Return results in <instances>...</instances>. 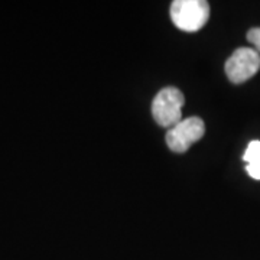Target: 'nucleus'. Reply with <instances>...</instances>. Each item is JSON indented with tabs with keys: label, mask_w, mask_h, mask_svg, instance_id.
Segmentation results:
<instances>
[{
	"label": "nucleus",
	"mask_w": 260,
	"mask_h": 260,
	"mask_svg": "<svg viewBox=\"0 0 260 260\" xmlns=\"http://www.w3.org/2000/svg\"><path fill=\"white\" fill-rule=\"evenodd\" d=\"M185 97L175 87H165L159 91L152 102V116L162 127H174L182 120V107Z\"/></svg>",
	"instance_id": "obj_1"
},
{
	"label": "nucleus",
	"mask_w": 260,
	"mask_h": 260,
	"mask_svg": "<svg viewBox=\"0 0 260 260\" xmlns=\"http://www.w3.org/2000/svg\"><path fill=\"white\" fill-rule=\"evenodd\" d=\"M210 5L204 0H175L171 5L174 25L185 32H197L208 22Z\"/></svg>",
	"instance_id": "obj_2"
},
{
	"label": "nucleus",
	"mask_w": 260,
	"mask_h": 260,
	"mask_svg": "<svg viewBox=\"0 0 260 260\" xmlns=\"http://www.w3.org/2000/svg\"><path fill=\"white\" fill-rule=\"evenodd\" d=\"M205 124L200 117H188L168 130L167 145L175 153H184L204 136Z\"/></svg>",
	"instance_id": "obj_3"
},
{
	"label": "nucleus",
	"mask_w": 260,
	"mask_h": 260,
	"mask_svg": "<svg viewBox=\"0 0 260 260\" xmlns=\"http://www.w3.org/2000/svg\"><path fill=\"white\" fill-rule=\"evenodd\" d=\"M260 70V55L256 49L239 48L225 62V74L233 84L250 80Z\"/></svg>",
	"instance_id": "obj_4"
},
{
	"label": "nucleus",
	"mask_w": 260,
	"mask_h": 260,
	"mask_svg": "<svg viewBox=\"0 0 260 260\" xmlns=\"http://www.w3.org/2000/svg\"><path fill=\"white\" fill-rule=\"evenodd\" d=\"M243 160L247 164L246 171L253 179L260 181V142L259 140H251L249 146L246 149Z\"/></svg>",
	"instance_id": "obj_5"
},
{
	"label": "nucleus",
	"mask_w": 260,
	"mask_h": 260,
	"mask_svg": "<svg viewBox=\"0 0 260 260\" xmlns=\"http://www.w3.org/2000/svg\"><path fill=\"white\" fill-rule=\"evenodd\" d=\"M247 41L250 42L251 45H254L256 51L259 52L260 55V28H253L247 32Z\"/></svg>",
	"instance_id": "obj_6"
}]
</instances>
